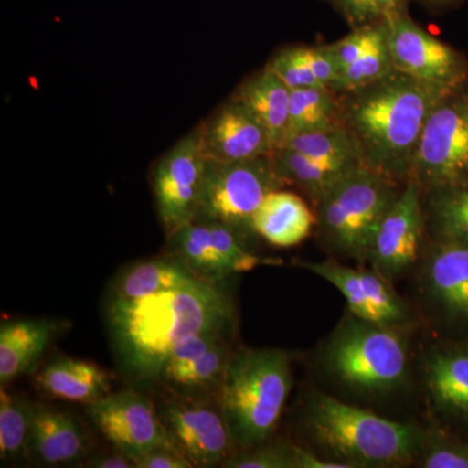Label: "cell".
<instances>
[{
	"label": "cell",
	"mask_w": 468,
	"mask_h": 468,
	"mask_svg": "<svg viewBox=\"0 0 468 468\" xmlns=\"http://www.w3.org/2000/svg\"><path fill=\"white\" fill-rule=\"evenodd\" d=\"M298 267L315 273L340 291L353 315L378 324L408 326L411 314L392 282L377 271L351 268L335 258L323 261H298Z\"/></svg>",
	"instance_id": "9a60e30c"
},
{
	"label": "cell",
	"mask_w": 468,
	"mask_h": 468,
	"mask_svg": "<svg viewBox=\"0 0 468 468\" xmlns=\"http://www.w3.org/2000/svg\"><path fill=\"white\" fill-rule=\"evenodd\" d=\"M272 440V439H271ZM241 449L224 462L226 468H297L295 443L279 440Z\"/></svg>",
	"instance_id": "836d02e7"
},
{
	"label": "cell",
	"mask_w": 468,
	"mask_h": 468,
	"mask_svg": "<svg viewBox=\"0 0 468 468\" xmlns=\"http://www.w3.org/2000/svg\"><path fill=\"white\" fill-rule=\"evenodd\" d=\"M405 328L368 322L349 311L323 346V367L337 383L363 396L396 392L409 378Z\"/></svg>",
	"instance_id": "5b68a950"
},
{
	"label": "cell",
	"mask_w": 468,
	"mask_h": 468,
	"mask_svg": "<svg viewBox=\"0 0 468 468\" xmlns=\"http://www.w3.org/2000/svg\"><path fill=\"white\" fill-rule=\"evenodd\" d=\"M301 430L314 452L349 468L405 467L417 463L427 430L315 392L302 406Z\"/></svg>",
	"instance_id": "3957f363"
},
{
	"label": "cell",
	"mask_w": 468,
	"mask_h": 468,
	"mask_svg": "<svg viewBox=\"0 0 468 468\" xmlns=\"http://www.w3.org/2000/svg\"><path fill=\"white\" fill-rule=\"evenodd\" d=\"M394 66L388 41V21L383 32L374 43L349 67L341 72L340 80L332 90L344 92L356 90L378 81L381 77L393 72Z\"/></svg>",
	"instance_id": "4dcf8cb0"
},
{
	"label": "cell",
	"mask_w": 468,
	"mask_h": 468,
	"mask_svg": "<svg viewBox=\"0 0 468 468\" xmlns=\"http://www.w3.org/2000/svg\"><path fill=\"white\" fill-rule=\"evenodd\" d=\"M271 159L276 175L285 186L295 187L313 205H316L345 176L363 165L360 162H322L288 147H277Z\"/></svg>",
	"instance_id": "7402d4cb"
},
{
	"label": "cell",
	"mask_w": 468,
	"mask_h": 468,
	"mask_svg": "<svg viewBox=\"0 0 468 468\" xmlns=\"http://www.w3.org/2000/svg\"><path fill=\"white\" fill-rule=\"evenodd\" d=\"M279 147H288L322 162H360L358 149L345 126L291 134Z\"/></svg>",
	"instance_id": "f546056e"
},
{
	"label": "cell",
	"mask_w": 468,
	"mask_h": 468,
	"mask_svg": "<svg viewBox=\"0 0 468 468\" xmlns=\"http://www.w3.org/2000/svg\"><path fill=\"white\" fill-rule=\"evenodd\" d=\"M415 2L430 9L431 12H441L457 7L464 0H415Z\"/></svg>",
	"instance_id": "ab89813d"
},
{
	"label": "cell",
	"mask_w": 468,
	"mask_h": 468,
	"mask_svg": "<svg viewBox=\"0 0 468 468\" xmlns=\"http://www.w3.org/2000/svg\"><path fill=\"white\" fill-rule=\"evenodd\" d=\"M303 54L320 84L325 88L334 89L340 79V69L328 45L303 48Z\"/></svg>",
	"instance_id": "d590c367"
},
{
	"label": "cell",
	"mask_w": 468,
	"mask_h": 468,
	"mask_svg": "<svg viewBox=\"0 0 468 468\" xmlns=\"http://www.w3.org/2000/svg\"><path fill=\"white\" fill-rule=\"evenodd\" d=\"M291 92L282 79L266 66L245 80L233 94L267 129L276 149L289 133Z\"/></svg>",
	"instance_id": "cb8c5ba5"
},
{
	"label": "cell",
	"mask_w": 468,
	"mask_h": 468,
	"mask_svg": "<svg viewBox=\"0 0 468 468\" xmlns=\"http://www.w3.org/2000/svg\"><path fill=\"white\" fill-rule=\"evenodd\" d=\"M88 454V437L75 418L45 405H34L27 457L43 466H70Z\"/></svg>",
	"instance_id": "d6986e66"
},
{
	"label": "cell",
	"mask_w": 468,
	"mask_h": 468,
	"mask_svg": "<svg viewBox=\"0 0 468 468\" xmlns=\"http://www.w3.org/2000/svg\"><path fill=\"white\" fill-rule=\"evenodd\" d=\"M90 468H135L134 461L128 454L116 449L115 452L95 455L82 464Z\"/></svg>",
	"instance_id": "f35d334b"
},
{
	"label": "cell",
	"mask_w": 468,
	"mask_h": 468,
	"mask_svg": "<svg viewBox=\"0 0 468 468\" xmlns=\"http://www.w3.org/2000/svg\"><path fill=\"white\" fill-rule=\"evenodd\" d=\"M189 267L172 254L132 264L113 280L109 300H137L198 282Z\"/></svg>",
	"instance_id": "603a6c76"
},
{
	"label": "cell",
	"mask_w": 468,
	"mask_h": 468,
	"mask_svg": "<svg viewBox=\"0 0 468 468\" xmlns=\"http://www.w3.org/2000/svg\"><path fill=\"white\" fill-rule=\"evenodd\" d=\"M156 409L169 441L194 467L223 466L239 452L218 399L169 396Z\"/></svg>",
	"instance_id": "30bf717a"
},
{
	"label": "cell",
	"mask_w": 468,
	"mask_h": 468,
	"mask_svg": "<svg viewBox=\"0 0 468 468\" xmlns=\"http://www.w3.org/2000/svg\"><path fill=\"white\" fill-rule=\"evenodd\" d=\"M198 128L207 160L239 162L272 155L276 149L267 129L233 95Z\"/></svg>",
	"instance_id": "e0dca14e"
},
{
	"label": "cell",
	"mask_w": 468,
	"mask_h": 468,
	"mask_svg": "<svg viewBox=\"0 0 468 468\" xmlns=\"http://www.w3.org/2000/svg\"><path fill=\"white\" fill-rule=\"evenodd\" d=\"M34 405L24 397L0 390V460L18 462L27 457Z\"/></svg>",
	"instance_id": "f1b7e54d"
},
{
	"label": "cell",
	"mask_w": 468,
	"mask_h": 468,
	"mask_svg": "<svg viewBox=\"0 0 468 468\" xmlns=\"http://www.w3.org/2000/svg\"><path fill=\"white\" fill-rule=\"evenodd\" d=\"M424 389L437 419L458 435L468 436V337L445 338L424 356Z\"/></svg>",
	"instance_id": "2e32d148"
},
{
	"label": "cell",
	"mask_w": 468,
	"mask_h": 468,
	"mask_svg": "<svg viewBox=\"0 0 468 468\" xmlns=\"http://www.w3.org/2000/svg\"><path fill=\"white\" fill-rule=\"evenodd\" d=\"M285 187L271 155L239 162L207 160L196 220L224 224L251 239L261 203L268 194Z\"/></svg>",
	"instance_id": "52a82bcc"
},
{
	"label": "cell",
	"mask_w": 468,
	"mask_h": 468,
	"mask_svg": "<svg viewBox=\"0 0 468 468\" xmlns=\"http://www.w3.org/2000/svg\"><path fill=\"white\" fill-rule=\"evenodd\" d=\"M424 237L423 190L417 181L409 180L381 220L367 263L378 275L394 282L418 266L424 249Z\"/></svg>",
	"instance_id": "7c38bea8"
},
{
	"label": "cell",
	"mask_w": 468,
	"mask_h": 468,
	"mask_svg": "<svg viewBox=\"0 0 468 468\" xmlns=\"http://www.w3.org/2000/svg\"><path fill=\"white\" fill-rule=\"evenodd\" d=\"M86 415L113 448L133 461L151 449L171 443L156 403L134 390L107 394L86 405Z\"/></svg>",
	"instance_id": "5bb4252c"
},
{
	"label": "cell",
	"mask_w": 468,
	"mask_h": 468,
	"mask_svg": "<svg viewBox=\"0 0 468 468\" xmlns=\"http://www.w3.org/2000/svg\"><path fill=\"white\" fill-rule=\"evenodd\" d=\"M64 328L57 319L27 318L0 325V384L30 374Z\"/></svg>",
	"instance_id": "ac0fdd59"
},
{
	"label": "cell",
	"mask_w": 468,
	"mask_h": 468,
	"mask_svg": "<svg viewBox=\"0 0 468 468\" xmlns=\"http://www.w3.org/2000/svg\"><path fill=\"white\" fill-rule=\"evenodd\" d=\"M135 468H193V463L172 443L151 449L134 461Z\"/></svg>",
	"instance_id": "8d00e7d4"
},
{
	"label": "cell",
	"mask_w": 468,
	"mask_h": 468,
	"mask_svg": "<svg viewBox=\"0 0 468 468\" xmlns=\"http://www.w3.org/2000/svg\"><path fill=\"white\" fill-rule=\"evenodd\" d=\"M233 340L223 341L198 359L165 371L158 384L167 389L169 396L218 399L232 358Z\"/></svg>",
	"instance_id": "d4e9b609"
},
{
	"label": "cell",
	"mask_w": 468,
	"mask_h": 468,
	"mask_svg": "<svg viewBox=\"0 0 468 468\" xmlns=\"http://www.w3.org/2000/svg\"><path fill=\"white\" fill-rule=\"evenodd\" d=\"M207 158L197 126L169 149L153 171L159 218L169 236L196 220Z\"/></svg>",
	"instance_id": "8fae6325"
},
{
	"label": "cell",
	"mask_w": 468,
	"mask_h": 468,
	"mask_svg": "<svg viewBox=\"0 0 468 468\" xmlns=\"http://www.w3.org/2000/svg\"><path fill=\"white\" fill-rule=\"evenodd\" d=\"M167 252L180 258L203 282L221 284L232 271L212 241L207 223L194 220L167 236Z\"/></svg>",
	"instance_id": "484cf974"
},
{
	"label": "cell",
	"mask_w": 468,
	"mask_h": 468,
	"mask_svg": "<svg viewBox=\"0 0 468 468\" xmlns=\"http://www.w3.org/2000/svg\"><path fill=\"white\" fill-rule=\"evenodd\" d=\"M292 384V362L286 351L234 349L218 399L239 451L272 439Z\"/></svg>",
	"instance_id": "277c9868"
},
{
	"label": "cell",
	"mask_w": 468,
	"mask_h": 468,
	"mask_svg": "<svg viewBox=\"0 0 468 468\" xmlns=\"http://www.w3.org/2000/svg\"><path fill=\"white\" fill-rule=\"evenodd\" d=\"M267 67L282 79L291 90L298 89L325 88L311 69L303 48H288L277 52L268 61Z\"/></svg>",
	"instance_id": "e575fe53"
},
{
	"label": "cell",
	"mask_w": 468,
	"mask_h": 468,
	"mask_svg": "<svg viewBox=\"0 0 468 468\" xmlns=\"http://www.w3.org/2000/svg\"><path fill=\"white\" fill-rule=\"evenodd\" d=\"M315 227V211L301 196L285 189L268 194L252 221L255 236L282 249L300 245Z\"/></svg>",
	"instance_id": "ffe728a7"
},
{
	"label": "cell",
	"mask_w": 468,
	"mask_h": 468,
	"mask_svg": "<svg viewBox=\"0 0 468 468\" xmlns=\"http://www.w3.org/2000/svg\"><path fill=\"white\" fill-rule=\"evenodd\" d=\"M338 126H344V122L337 92L329 88L292 90L288 135Z\"/></svg>",
	"instance_id": "83f0119b"
},
{
	"label": "cell",
	"mask_w": 468,
	"mask_h": 468,
	"mask_svg": "<svg viewBox=\"0 0 468 468\" xmlns=\"http://www.w3.org/2000/svg\"><path fill=\"white\" fill-rule=\"evenodd\" d=\"M409 180L417 181L423 192L468 185V82L431 111Z\"/></svg>",
	"instance_id": "ba28073f"
},
{
	"label": "cell",
	"mask_w": 468,
	"mask_h": 468,
	"mask_svg": "<svg viewBox=\"0 0 468 468\" xmlns=\"http://www.w3.org/2000/svg\"><path fill=\"white\" fill-rule=\"evenodd\" d=\"M402 186L365 165L345 176L314 205L323 248L335 260L366 263L381 220Z\"/></svg>",
	"instance_id": "8992f818"
},
{
	"label": "cell",
	"mask_w": 468,
	"mask_h": 468,
	"mask_svg": "<svg viewBox=\"0 0 468 468\" xmlns=\"http://www.w3.org/2000/svg\"><path fill=\"white\" fill-rule=\"evenodd\" d=\"M452 90L394 69L372 84L337 92L362 165L405 184L428 116Z\"/></svg>",
	"instance_id": "7a4b0ae2"
},
{
	"label": "cell",
	"mask_w": 468,
	"mask_h": 468,
	"mask_svg": "<svg viewBox=\"0 0 468 468\" xmlns=\"http://www.w3.org/2000/svg\"><path fill=\"white\" fill-rule=\"evenodd\" d=\"M295 462H297V468H349L341 462L329 460L297 443H295Z\"/></svg>",
	"instance_id": "74e56055"
},
{
	"label": "cell",
	"mask_w": 468,
	"mask_h": 468,
	"mask_svg": "<svg viewBox=\"0 0 468 468\" xmlns=\"http://www.w3.org/2000/svg\"><path fill=\"white\" fill-rule=\"evenodd\" d=\"M417 463L424 468H468L466 437L445 427L427 430L426 442Z\"/></svg>",
	"instance_id": "1f68e13d"
},
{
	"label": "cell",
	"mask_w": 468,
	"mask_h": 468,
	"mask_svg": "<svg viewBox=\"0 0 468 468\" xmlns=\"http://www.w3.org/2000/svg\"><path fill=\"white\" fill-rule=\"evenodd\" d=\"M36 384L43 396L85 406L111 393L109 374L90 360L77 358L48 363L37 375Z\"/></svg>",
	"instance_id": "44dd1931"
},
{
	"label": "cell",
	"mask_w": 468,
	"mask_h": 468,
	"mask_svg": "<svg viewBox=\"0 0 468 468\" xmlns=\"http://www.w3.org/2000/svg\"><path fill=\"white\" fill-rule=\"evenodd\" d=\"M346 21L350 29L387 23L409 14L411 0H324Z\"/></svg>",
	"instance_id": "d6a6232c"
},
{
	"label": "cell",
	"mask_w": 468,
	"mask_h": 468,
	"mask_svg": "<svg viewBox=\"0 0 468 468\" xmlns=\"http://www.w3.org/2000/svg\"><path fill=\"white\" fill-rule=\"evenodd\" d=\"M418 266L426 318L446 338L468 337V242L428 239Z\"/></svg>",
	"instance_id": "9c48e42d"
},
{
	"label": "cell",
	"mask_w": 468,
	"mask_h": 468,
	"mask_svg": "<svg viewBox=\"0 0 468 468\" xmlns=\"http://www.w3.org/2000/svg\"><path fill=\"white\" fill-rule=\"evenodd\" d=\"M423 206L428 239L468 242V185L427 190Z\"/></svg>",
	"instance_id": "4316f807"
},
{
	"label": "cell",
	"mask_w": 468,
	"mask_h": 468,
	"mask_svg": "<svg viewBox=\"0 0 468 468\" xmlns=\"http://www.w3.org/2000/svg\"><path fill=\"white\" fill-rule=\"evenodd\" d=\"M106 319L120 367L140 385L158 384L171 354L189 338L237 328L232 297L203 280L137 300H109Z\"/></svg>",
	"instance_id": "6da1fadb"
},
{
	"label": "cell",
	"mask_w": 468,
	"mask_h": 468,
	"mask_svg": "<svg viewBox=\"0 0 468 468\" xmlns=\"http://www.w3.org/2000/svg\"><path fill=\"white\" fill-rule=\"evenodd\" d=\"M394 69L421 81L457 89L468 82V58L419 27L409 14L388 21Z\"/></svg>",
	"instance_id": "4fadbf2b"
}]
</instances>
